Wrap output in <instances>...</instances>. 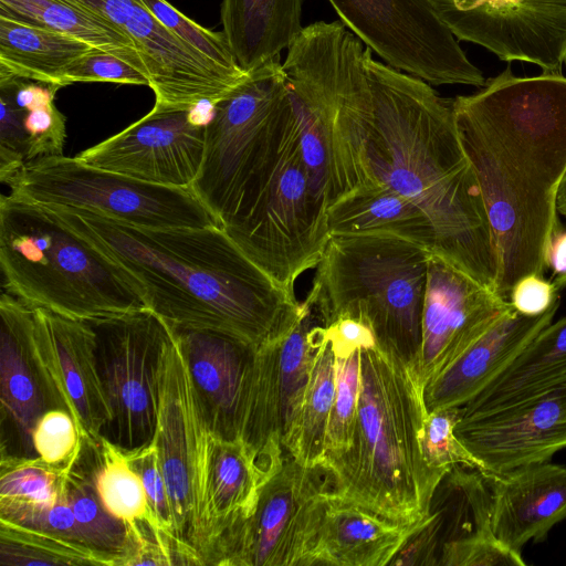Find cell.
<instances>
[{"mask_svg":"<svg viewBox=\"0 0 566 566\" xmlns=\"http://www.w3.org/2000/svg\"><path fill=\"white\" fill-rule=\"evenodd\" d=\"M462 147L478 177L497 259L494 291L509 300L528 274L544 275L562 224L566 175V76H516L510 65L480 91L452 99Z\"/></svg>","mask_w":566,"mask_h":566,"instance_id":"obj_1","label":"cell"},{"mask_svg":"<svg viewBox=\"0 0 566 566\" xmlns=\"http://www.w3.org/2000/svg\"><path fill=\"white\" fill-rule=\"evenodd\" d=\"M371 102L350 130L355 188L381 182L416 203L436 233V254L494 290L497 259L486 206L454 123L452 99L374 60Z\"/></svg>","mask_w":566,"mask_h":566,"instance_id":"obj_2","label":"cell"},{"mask_svg":"<svg viewBox=\"0 0 566 566\" xmlns=\"http://www.w3.org/2000/svg\"><path fill=\"white\" fill-rule=\"evenodd\" d=\"M42 206L118 264L148 308L171 326L218 332L259 349L284 337L302 314L295 293L255 264L221 226L146 228Z\"/></svg>","mask_w":566,"mask_h":566,"instance_id":"obj_3","label":"cell"},{"mask_svg":"<svg viewBox=\"0 0 566 566\" xmlns=\"http://www.w3.org/2000/svg\"><path fill=\"white\" fill-rule=\"evenodd\" d=\"M428 411L416 368L378 345L360 349V387L349 447L321 465L332 494L390 521L426 517L448 470L428 464L422 448Z\"/></svg>","mask_w":566,"mask_h":566,"instance_id":"obj_4","label":"cell"},{"mask_svg":"<svg viewBox=\"0 0 566 566\" xmlns=\"http://www.w3.org/2000/svg\"><path fill=\"white\" fill-rule=\"evenodd\" d=\"M0 266L8 293L81 321L148 308L135 281L44 206L0 199Z\"/></svg>","mask_w":566,"mask_h":566,"instance_id":"obj_5","label":"cell"},{"mask_svg":"<svg viewBox=\"0 0 566 566\" xmlns=\"http://www.w3.org/2000/svg\"><path fill=\"white\" fill-rule=\"evenodd\" d=\"M431 251L387 234L331 235L306 301L325 325L350 317L417 370Z\"/></svg>","mask_w":566,"mask_h":566,"instance_id":"obj_6","label":"cell"},{"mask_svg":"<svg viewBox=\"0 0 566 566\" xmlns=\"http://www.w3.org/2000/svg\"><path fill=\"white\" fill-rule=\"evenodd\" d=\"M327 209L304 159L291 105L268 158L222 228L255 264L294 292L295 281L316 266L331 238Z\"/></svg>","mask_w":566,"mask_h":566,"instance_id":"obj_7","label":"cell"},{"mask_svg":"<svg viewBox=\"0 0 566 566\" xmlns=\"http://www.w3.org/2000/svg\"><path fill=\"white\" fill-rule=\"evenodd\" d=\"M291 107L280 57L252 71L214 104L191 189L221 227L235 214Z\"/></svg>","mask_w":566,"mask_h":566,"instance_id":"obj_8","label":"cell"},{"mask_svg":"<svg viewBox=\"0 0 566 566\" xmlns=\"http://www.w3.org/2000/svg\"><path fill=\"white\" fill-rule=\"evenodd\" d=\"M159 397L154 441L170 500L179 564L212 565L214 532L207 481L210 431L171 326Z\"/></svg>","mask_w":566,"mask_h":566,"instance_id":"obj_9","label":"cell"},{"mask_svg":"<svg viewBox=\"0 0 566 566\" xmlns=\"http://www.w3.org/2000/svg\"><path fill=\"white\" fill-rule=\"evenodd\" d=\"M7 185L12 195L35 203L87 210L136 227L220 226L191 188L147 182L76 156L28 160Z\"/></svg>","mask_w":566,"mask_h":566,"instance_id":"obj_10","label":"cell"},{"mask_svg":"<svg viewBox=\"0 0 566 566\" xmlns=\"http://www.w3.org/2000/svg\"><path fill=\"white\" fill-rule=\"evenodd\" d=\"M332 480L290 455L264 482L252 513L219 538L213 565L313 566Z\"/></svg>","mask_w":566,"mask_h":566,"instance_id":"obj_11","label":"cell"},{"mask_svg":"<svg viewBox=\"0 0 566 566\" xmlns=\"http://www.w3.org/2000/svg\"><path fill=\"white\" fill-rule=\"evenodd\" d=\"M101 381L112 411L103 437L125 452L153 442L170 325L150 308L88 322Z\"/></svg>","mask_w":566,"mask_h":566,"instance_id":"obj_12","label":"cell"},{"mask_svg":"<svg viewBox=\"0 0 566 566\" xmlns=\"http://www.w3.org/2000/svg\"><path fill=\"white\" fill-rule=\"evenodd\" d=\"M302 314L282 338L255 350L240 407L238 440L262 484L283 464L285 443L301 409L324 325L302 302Z\"/></svg>","mask_w":566,"mask_h":566,"instance_id":"obj_13","label":"cell"},{"mask_svg":"<svg viewBox=\"0 0 566 566\" xmlns=\"http://www.w3.org/2000/svg\"><path fill=\"white\" fill-rule=\"evenodd\" d=\"M343 24L387 65L432 85L486 78L424 0H328Z\"/></svg>","mask_w":566,"mask_h":566,"instance_id":"obj_14","label":"cell"},{"mask_svg":"<svg viewBox=\"0 0 566 566\" xmlns=\"http://www.w3.org/2000/svg\"><path fill=\"white\" fill-rule=\"evenodd\" d=\"M492 493L479 469L452 465L429 510L389 565L525 566L522 554L500 543L491 526Z\"/></svg>","mask_w":566,"mask_h":566,"instance_id":"obj_15","label":"cell"},{"mask_svg":"<svg viewBox=\"0 0 566 566\" xmlns=\"http://www.w3.org/2000/svg\"><path fill=\"white\" fill-rule=\"evenodd\" d=\"M64 1L112 23L133 42L149 77L156 108H191L202 101L216 104L249 75H234L203 59L142 0Z\"/></svg>","mask_w":566,"mask_h":566,"instance_id":"obj_16","label":"cell"},{"mask_svg":"<svg viewBox=\"0 0 566 566\" xmlns=\"http://www.w3.org/2000/svg\"><path fill=\"white\" fill-rule=\"evenodd\" d=\"M513 310L509 300L431 252L417 367L423 387Z\"/></svg>","mask_w":566,"mask_h":566,"instance_id":"obj_17","label":"cell"},{"mask_svg":"<svg viewBox=\"0 0 566 566\" xmlns=\"http://www.w3.org/2000/svg\"><path fill=\"white\" fill-rule=\"evenodd\" d=\"M205 132L206 125L191 119L190 108L153 107L137 122L76 157L147 182L190 188L202 163Z\"/></svg>","mask_w":566,"mask_h":566,"instance_id":"obj_18","label":"cell"},{"mask_svg":"<svg viewBox=\"0 0 566 566\" xmlns=\"http://www.w3.org/2000/svg\"><path fill=\"white\" fill-rule=\"evenodd\" d=\"M454 434L481 471L504 473L549 462L566 448V381L502 409L461 416Z\"/></svg>","mask_w":566,"mask_h":566,"instance_id":"obj_19","label":"cell"},{"mask_svg":"<svg viewBox=\"0 0 566 566\" xmlns=\"http://www.w3.org/2000/svg\"><path fill=\"white\" fill-rule=\"evenodd\" d=\"M36 352L64 408L83 440L98 446L112 419L101 381L95 332L86 321L32 307Z\"/></svg>","mask_w":566,"mask_h":566,"instance_id":"obj_20","label":"cell"},{"mask_svg":"<svg viewBox=\"0 0 566 566\" xmlns=\"http://www.w3.org/2000/svg\"><path fill=\"white\" fill-rule=\"evenodd\" d=\"M0 321L1 422L19 441L22 458H34L36 421L49 410L65 408L36 352L32 307L2 293Z\"/></svg>","mask_w":566,"mask_h":566,"instance_id":"obj_21","label":"cell"},{"mask_svg":"<svg viewBox=\"0 0 566 566\" xmlns=\"http://www.w3.org/2000/svg\"><path fill=\"white\" fill-rule=\"evenodd\" d=\"M171 328L210 433L223 440H238L241 401L256 349L213 331Z\"/></svg>","mask_w":566,"mask_h":566,"instance_id":"obj_22","label":"cell"},{"mask_svg":"<svg viewBox=\"0 0 566 566\" xmlns=\"http://www.w3.org/2000/svg\"><path fill=\"white\" fill-rule=\"evenodd\" d=\"M492 493L491 526L496 539L520 553L531 539H546L566 518V467L535 463L504 473L481 471Z\"/></svg>","mask_w":566,"mask_h":566,"instance_id":"obj_23","label":"cell"},{"mask_svg":"<svg viewBox=\"0 0 566 566\" xmlns=\"http://www.w3.org/2000/svg\"><path fill=\"white\" fill-rule=\"evenodd\" d=\"M559 297L543 314H505L448 368L423 387L428 413L462 407L500 375L548 324L559 307Z\"/></svg>","mask_w":566,"mask_h":566,"instance_id":"obj_24","label":"cell"},{"mask_svg":"<svg viewBox=\"0 0 566 566\" xmlns=\"http://www.w3.org/2000/svg\"><path fill=\"white\" fill-rule=\"evenodd\" d=\"M421 523L407 525L390 521L331 492L313 566L389 565Z\"/></svg>","mask_w":566,"mask_h":566,"instance_id":"obj_25","label":"cell"},{"mask_svg":"<svg viewBox=\"0 0 566 566\" xmlns=\"http://www.w3.org/2000/svg\"><path fill=\"white\" fill-rule=\"evenodd\" d=\"M331 235L387 234L423 245L432 253L436 233L426 213L390 187L373 181L346 193L327 209Z\"/></svg>","mask_w":566,"mask_h":566,"instance_id":"obj_26","label":"cell"},{"mask_svg":"<svg viewBox=\"0 0 566 566\" xmlns=\"http://www.w3.org/2000/svg\"><path fill=\"white\" fill-rule=\"evenodd\" d=\"M566 381V316L544 327L480 394L462 406V416L502 409Z\"/></svg>","mask_w":566,"mask_h":566,"instance_id":"obj_27","label":"cell"},{"mask_svg":"<svg viewBox=\"0 0 566 566\" xmlns=\"http://www.w3.org/2000/svg\"><path fill=\"white\" fill-rule=\"evenodd\" d=\"M304 0H222L223 34L248 73L280 57L302 31Z\"/></svg>","mask_w":566,"mask_h":566,"instance_id":"obj_28","label":"cell"},{"mask_svg":"<svg viewBox=\"0 0 566 566\" xmlns=\"http://www.w3.org/2000/svg\"><path fill=\"white\" fill-rule=\"evenodd\" d=\"M92 49L77 38L0 17V75L62 88L67 70Z\"/></svg>","mask_w":566,"mask_h":566,"instance_id":"obj_29","label":"cell"},{"mask_svg":"<svg viewBox=\"0 0 566 566\" xmlns=\"http://www.w3.org/2000/svg\"><path fill=\"white\" fill-rule=\"evenodd\" d=\"M207 481L216 553L220 536L252 513L262 482L239 440H223L211 433Z\"/></svg>","mask_w":566,"mask_h":566,"instance_id":"obj_30","label":"cell"},{"mask_svg":"<svg viewBox=\"0 0 566 566\" xmlns=\"http://www.w3.org/2000/svg\"><path fill=\"white\" fill-rule=\"evenodd\" d=\"M0 17L74 36L94 48L120 54L147 74L137 50L125 34L104 19L64 0H0Z\"/></svg>","mask_w":566,"mask_h":566,"instance_id":"obj_31","label":"cell"},{"mask_svg":"<svg viewBox=\"0 0 566 566\" xmlns=\"http://www.w3.org/2000/svg\"><path fill=\"white\" fill-rule=\"evenodd\" d=\"M335 354L323 338L317 349L303 402L285 443L287 455L304 467H316L325 454V440L336 392Z\"/></svg>","mask_w":566,"mask_h":566,"instance_id":"obj_32","label":"cell"},{"mask_svg":"<svg viewBox=\"0 0 566 566\" xmlns=\"http://www.w3.org/2000/svg\"><path fill=\"white\" fill-rule=\"evenodd\" d=\"M96 462L97 457L82 465L78 457L66 475V493L85 544L122 566L130 546L129 527L104 507L94 482Z\"/></svg>","mask_w":566,"mask_h":566,"instance_id":"obj_33","label":"cell"},{"mask_svg":"<svg viewBox=\"0 0 566 566\" xmlns=\"http://www.w3.org/2000/svg\"><path fill=\"white\" fill-rule=\"evenodd\" d=\"M94 482L104 507L127 525L145 522L160 533L143 481L130 467L126 453L107 438H101Z\"/></svg>","mask_w":566,"mask_h":566,"instance_id":"obj_34","label":"cell"},{"mask_svg":"<svg viewBox=\"0 0 566 566\" xmlns=\"http://www.w3.org/2000/svg\"><path fill=\"white\" fill-rule=\"evenodd\" d=\"M0 565L116 566V563L87 546L0 517Z\"/></svg>","mask_w":566,"mask_h":566,"instance_id":"obj_35","label":"cell"},{"mask_svg":"<svg viewBox=\"0 0 566 566\" xmlns=\"http://www.w3.org/2000/svg\"><path fill=\"white\" fill-rule=\"evenodd\" d=\"M75 462L56 467L39 457H1L0 505L52 506L63 492L66 475Z\"/></svg>","mask_w":566,"mask_h":566,"instance_id":"obj_36","label":"cell"},{"mask_svg":"<svg viewBox=\"0 0 566 566\" xmlns=\"http://www.w3.org/2000/svg\"><path fill=\"white\" fill-rule=\"evenodd\" d=\"M142 1L168 30L203 59L234 75L249 74L237 62L223 32H214L199 25L167 0Z\"/></svg>","mask_w":566,"mask_h":566,"instance_id":"obj_37","label":"cell"},{"mask_svg":"<svg viewBox=\"0 0 566 566\" xmlns=\"http://www.w3.org/2000/svg\"><path fill=\"white\" fill-rule=\"evenodd\" d=\"M335 369L336 392L326 432L325 454L342 452L350 444L360 387V349L345 358L336 357Z\"/></svg>","mask_w":566,"mask_h":566,"instance_id":"obj_38","label":"cell"},{"mask_svg":"<svg viewBox=\"0 0 566 566\" xmlns=\"http://www.w3.org/2000/svg\"><path fill=\"white\" fill-rule=\"evenodd\" d=\"M35 455L48 464L74 463L82 451L83 437L72 415L64 409L43 413L32 431Z\"/></svg>","mask_w":566,"mask_h":566,"instance_id":"obj_39","label":"cell"},{"mask_svg":"<svg viewBox=\"0 0 566 566\" xmlns=\"http://www.w3.org/2000/svg\"><path fill=\"white\" fill-rule=\"evenodd\" d=\"M461 416L462 407L446 408L428 413L422 448L430 467L448 470L454 464H463L481 470L478 460L454 434V427Z\"/></svg>","mask_w":566,"mask_h":566,"instance_id":"obj_40","label":"cell"},{"mask_svg":"<svg viewBox=\"0 0 566 566\" xmlns=\"http://www.w3.org/2000/svg\"><path fill=\"white\" fill-rule=\"evenodd\" d=\"M130 467L139 474L148 503L160 531L170 542L179 564L175 545L174 520L166 481L161 471L155 441L148 446L125 452Z\"/></svg>","mask_w":566,"mask_h":566,"instance_id":"obj_41","label":"cell"},{"mask_svg":"<svg viewBox=\"0 0 566 566\" xmlns=\"http://www.w3.org/2000/svg\"><path fill=\"white\" fill-rule=\"evenodd\" d=\"M82 82H107L149 87L147 74L128 59L97 48L81 56L67 70L63 77V87Z\"/></svg>","mask_w":566,"mask_h":566,"instance_id":"obj_42","label":"cell"},{"mask_svg":"<svg viewBox=\"0 0 566 566\" xmlns=\"http://www.w3.org/2000/svg\"><path fill=\"white\" fill-rule=\"evenodd\" d=\"M0 517L29 528L45 532L63 539L87 546L78 530L67 497L66 481L64 490L57 502L52 506L33 507L19 504L0 505Z\"/></svg>","mask_w":566,"mask_h":566,"instance_id":"obj_43","label":"cell"},{"mask_svg":"<svg viewBox=\"0 0 566 566\" xmlns=\"http://www.w3.org/2000/svg\"><path fill=\"white\" fill-rule=\"evenodd\" d=\"M54 98L49 97L24 108L23 125L28 134L27 161L63 155L66 119L56 108Z\"/></svg>","mask_w":566,"mask_h":566,"instance_id":"obj_44","label":"cell"},{"mask_svg":"<svg viewBox=\"0 0 566 566\" xmlns=\"http://www.w3.org/2000/svg\"><path fill=\"white\" fill-rule=\"evenodd\" d=\"M0 180L7 184L28 157V134L20 108L8 83L0 82Z\"/></svg>","mask_w":566,"mask_h":566,"instance_id":"obj_45","label":"cell"},{"mask_svg":"<svg viewBox=\"0 0 566 566\" xmlns=\"http://www.w3.org/2000/svg\"><path fill=\"white\" fill-rule=\"evenodd\" d=\"M558 297L553 282L544 279V275L528 274L513 285L509 301L516 312L536 316L546 312Z\"/></svg>","mask_w":566,"mask_h":566,"instance_id":"obj_46","label":"cell"},{"mask_svg":"<svg viewBox=\"0 0 566 566\" xmlns=\"http://www.w3.org/2000/svg\"><path fill=\"white\" fill-rule=\"evenodd\" d=\"M324 334L331 342L335 357L345 358L358 349L377 345L373 331L350 317H342L325 325Z\"/></svg>","mask_w":566,"mask_h":566,"instance_id":"obj_47","label":"cell"},{"mask_svg":"<svg viewBox=\"0 0 566 566\" xmlns=\"http://www.w3.org/2000/svg\"><path fill=\"white\" fill-rule=\"evenodd\" d=\"M546 269L553 276L566 274V229L560 224L553 233L546 251Z\"/></svg>","mask_w":566,"mask_h":566,"instance_id":"obj_48","label":"cell"},{"mask_svg":"<svg viewBox=\"0 0 566 566\" xmlns=\"http://www.w3.org/2000/svg\"><path fill=\"white\" fill-rule=\"evenodd\" d=\"M424 1L430 6V8L434 12V14L440 20H442L443 18H446L447 15H449L455 11L469 9L482 1L491 2V3H505V2L513 1V0H424Z\"/></svg>","mask_w":566,"mask_h":566,"instance_id":"obj_49","label":"cell"},{"mask_svg":"<svg viewBox=\"0 0 566 566\" xmlns=\"http://www.w3.org/2000/svg\"><path fill=\"white\" fill-rule=\"evenodd\" d=\"M556 206L558 213L566 217V175L558 188Z\"/></svg>","mask_w":566,"mask_h":566,"instance_id":"obj_50","label":"cell"},{"mask_svg":"<svg viewBox=\"0 0 566 566\" xmlns=\"http://www.w3.org/2000/svg\"><path fill=\"white\" fill-rule=\"evenodd\" d=\"M554 285L557 287V290L566 289V274L556 276L553 281Z\"/></svg>","mask_w":566,"mask_h":566,"instance_id":"obj_51","label":"cell"}]
</instances>
